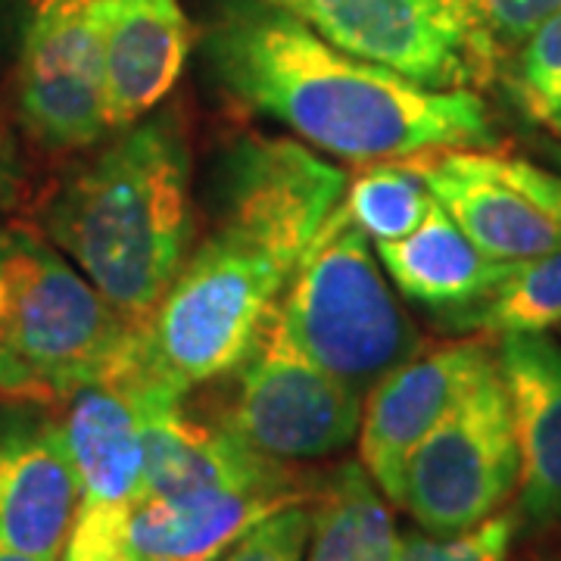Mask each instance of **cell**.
<instances>
[{"instance_id":"22","label":"cell","mask_w":561,"mask_h":561,"mask_svg":"<svg viewBox=\"0 0 561 561\" xmlns=\"http://www.w3.org/2000/svg\"><path fill=\"white\" fill-rule=\"evenodd\" d=\"M512 88L524 113L534 119L549 122L561 113V13L549 16L522 41Z\"/></svg>"},{"instance_id":"23","label":"cell","mask_w":561,"mask_h":561,"mask_svg":"<svg viewBox=\"0 0 561 561\" xmlns=\"http://www.w3.org/2000/svg\"><path fill=\"white\" fill-rule=\"evenodd\" d=\"M471 20L483 60L493 69L505 50L522 47V41L561 13V0H459Z\"/></svg>"},{"instance_id":"18","label":"cell","mask_w":561,"mask_h":561,"mask_svg":"<svg viewBox=\"0 0 561 561\" xmlns=\"http://www.w3.org/2000/svg\"><path fill=\"white\" fill-rule=\"evenodd\" d=\"M375 253L402 297L446 319L493 294L515 265L490 260L437 201L412 234L375 243Z\"/></svg>"},{"instance_id":"27","label":"cell","mask_w":561,"mask_h":561,"mask_svg":"<svg viewBox=\"0 0 561 561\" xmlns=\"http://www.w3.org/2000/svg\"><path fill=\"white\" fill-rule=\"evenodd\" d=\"M0 561H35V559H25V556H16V552H7V549H0Z\"/></svg>"},{"instance_id":"1","label":"cell","mask_w":561,"mask_h":561,"mask_svg":"<svg viewBox=\"0 0 561 561\" xmlns=\"http://www.w3.org/2000/svg\"><path fill=\"white\" fill-rule=\"evenodd\" d=\"M346 172L284 138L231 157L216 231L187 253L140 328V375L184 397L238 371L278 312L302 253L341 206Z\"/></svg>"},{"instance_id":"4","label":"cell","mask_w":561,"mask_h":561,"mask_svg":"<svg viewBox=\"0 0 561 561\" xmlns=\"http://www.w3.org/2000/svg\"><path fill=\"white\" fill-rule=\"evenodd\" d=\"M140 328L22 225L0 231V397L57 402L140 368Z\"/></svg>"},{"instance_id":"25","label":"cell","mask_w":561,"mask_h":561,"mask_svg":"<svg viewBox=\"0 0 561 561\" xmlns=\"http://www.w3.org/2000/svg\"><path fill=\"white\" fill-rule=\"evenodd\" d=\"M131 505L79 502L60 561H144L131 540Z\"/></svg>"},{"instance_id":"20","label":"cell","mask_w":561,"mask_h":561,"mask_svg":"<svg viewBox=\"0 0 561 561\" xmlns=\"http://www.w3.org/2000/svg\"><path fill=\"white\" fill-rule=\"evenodd\" d=\"M449 328L481 334H542L561 324V243L542 256L515 262L493 294L446 319Z\"/></svg>"},{"instance_id":"5","label":"cell","mask_w":561,"mask_h":561,"mask_svg":"<svg viewBox=\"0 0 561 561\" xmlns=\"http://www.w3.org/2000/svg\"><path fill=\"white\" fill-rule=\"evenodd\" d=\"M278 321L306 359L359 393L421 346L383 278L375 243L350 221L343 201L302 253L280 297Z\"/></svg>"},{"instance_id":"16","label":"cell","mask_w":561,"mask_h":561,"mask_svg":"<svg viewBox=\"0 0 561 561\" xmlns=\"http://www.w3.org/2000/svg\"><path fill=\"white\" fill-rule=\"evenodd\" d=\"M79 502V481L60 427L0 440V549L35 561H60Z\"/></svg>"},{"instance_id":"7","label":"cell","mask_w":561,"mask_h":561,"mask_svg":"<svg viewBox=\"0 0 561 561\" xmlns=\"http://www.w3.org/2000/svg\"><path fill=\"white\" fill-rule=\"evenodd\" d=\"M238 371V390L221 424L265 459H324L359 434L362 393L306 359L278 312Z\"/></svg>"},{"instance_id":"11","label":"cell","mask_w":561,"mask_h":561,"mask_svg":"<svg viewBox=\"0 0 561 561\" xmlns=\"http://www.w3.org/2000/svg\"><path fill=\"white\" fill-rule=\"evenodd\" d=\"M490 365H496V350L483 337H468L409 356L368 390L359 424L362 468L393 505H400L402 471L415 446Z\"/></svg>"},{"instance_id":"2","label":"cell","mask_w":561,"mask_h":561,"mask_svg":"<svg viewBox=\"0 0 561 561\" xmlns=\"http://www.w3.org/2000/svg\"><path fill=\"white\" fill-rule=\"evenodd\" d=\"M209 57L238 101L337 160H419L493 140L474 91L356 60L262 0L225 13Z\"/></svg>"},{"instance_id":"8","label":"cell","mask_w":561,"mask_h":561,"mask_svg":"<svg viewBox=\"0 0 561 561\" xmlns=\"http://www.w3.org/2000/svg\"><path fill=\"white\" fill-rule=\"evenodd\" d=\"M356 60L427 88H468L490 76L459 0H262Z\"/></svg>"},{"instance_id":"15","label":"cell","mask_w":561,"mask_h":561,"mask_svg":"<svg viewBox=\"0 0 561 561\" xmlns=\"http://www.w3.org/2000/svg\"><path fill=\"white\" fill-rule=\"evenodd\" d=\"M187 20L179 0H103L106 116L122 131L147 119L181 79Z\"/></svg>"},{"instance_id":"12","label":"cell","mask_w":561,"mask_h":561,"mask_svg":"<svg viewBox=\"0 0 561 561\" xmlns=\"http://www.w3.org/2000/svg\"><path fill=\"white\" fill-rule=\"evenodd\" d=\"M184 397L147 383L144 468L138 500H179L203 490L294 483L290 471L250 449L225 424L213 427L181 409ZM131 502V505H135Z\"/></svg>"},{"instance_id":"13","label":"cell","mask_w":561,"mask_h":561,"mask_svg":"<svg viewBox=\"0 0 561 561\" xmlns=\"http://www.w3.org/2000/svg\"><path fill=\"white\" fill-rule=\"evenodd\" d=\"M496 365L522 456V515L534 524H556L561 522V341L549 331L505 334Z\"/></svg>"},{"instance_id":"3","label":"cell","mask_w":561,"mask_h":561,"mask_svg":"<svg viewBox=\"0 0 561 561\" xmlns=\"http://www.w3.org/2000/svg\"><path fill=\"white\" fill-rule=\"evenodd\" d=\"M113 135L57 194L47 228L103 300L144 328L187 260L191 157L169 116Z\"/></svg>"},{"instance_id":"19","label":"cell","mask_w":561,"mask_h":561,"mask_svg":"<svg viewBox=\"0 0 561 561\" xmlns=\"http://www.w3.org/2000/svg\"><path fill=\"white\" fill-rule=\"evenodd\" d=\"M400 534L387 496L368 471L346 461L312 493V537L306 561H393Z\"/></svg>"},{"instance_id":"9","label":"cell","mask_w":561,"mask_h":561,"mask_svg":"<svg viewBox=\"0 0 561 561\" xmlns=\"http://www.w3.org/2000/svg\"><path fill=\"white\" fill-rule=\"evenodd\" d=\"M434 201L496 262H527L561 243V175L478 147L419 157Z\"/></svg>"},{"instance_id":"6","label":"cell","mask_w":561,"mask_h":561,"mask_svg":"<svg viewBox=\"0 0 561 561\" xmlns=\"http://www.w3.org/2000/svg\"><path fill=\"white\" fill-rule=\"evenodd\" d=\"M518 481L512 405L500 365H490L409 456L400 505L424 534L453 537L502 512Z\"/></svg>"},{"instance_id":"10","label":"cell","mask_w":561,"mask_h":561,"mask_svg":"<svg viewBox=\"0 0 561 561\" xmlns=\"http://www.w3.org/2000/svg\"><path fill=\"white\" fill-rule=\"evenodd\" d=\"M20 113L54 150H81L113 135L103 72V0H38L25 32Z\"/></svg>"},{"instance_id":"21","label":"cell","mask_w":561,"mask_h":561,"mask_svg":"<svg viewBox=\"0 0 561 561\" xmlns=\"http://www.w3.org/2000/svg\"><path fill=\"white\" fill-rule=\"evenodd\" d=\"M434 194L421 175L419 160L365 162L359 175L346 181L343 209L371 243L400 241L427 216Z\"/></svg>"},{"instance_id":"28","label":"cell","mask_w":561,"mask_h":561,"mask_svg":"<svg viewBox=\"0 0 561 561\" xmlns=\"http://www.w3.org/2000/svg\"><path fill=\"white\" fill-rule=\"evenodd\" d=\"M549 125H552V131H556V135L561 138V113H556V116L549 119Z\"/></svg>"},{"instance_id":"17","label":"cell","mask_w":561,"mask_h":561,"mask_svg":"<svg viewBox=\"0 0 561 561\" xmlns=\"http://www.w3.org/2000/svg\"><path fill=\"white\" fill-rule=\"evenodd\" d=\"M297 500H309L297 483L203 490L179 500L131 505V540L144 561H216L243 534Z\"/></svg>"},{"instance_id":"26","label":"cell","mask_w":561,"mask_h":561,"mask_svg":"<svg viewBox=\"0 0 561 561\" xmlns=\"http://www.w3.org/2000/svg\"><path fill=\"white\" fill-rule=\"evenodd\" d=\"M312 537V502L297 500L253 524L216 561H306Z\"/></svg>"},{"instance_id":"24","label":"cell","mask_w":561,"mask_h":561,"mask_svg":"<svg viewBox=\"0 0 561 561\" xmlns=\"http://www.w3.org/2000/svg\"><path fill=\"white\" fill-rule=\"evenodd\" d=\"M515 537V515L496 512L478 527L434 537V534H409L400 537V549L393 561H508Z\"/></svg>"},{"instance_id":"14","label":"cell","mask_w":561,"mask_h":561,"mask_svg":"<svg viewBox=\"0 0 561 561\" xmlns=\"http://www.w3.org/2000/svg\"><path fill=\"white\" fill-rule=\"evenodd\" d=\"M144 397L138 371L79 387L66 402L60 437L81 502L131 505L144 468Z\"/></svg>"}]
</instances>
